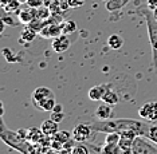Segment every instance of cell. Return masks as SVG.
Returning <instances> with one entry per match:
<instances>
[{"label":"cell","mask_w":157,"mask_h":154,"mask_svg":"<svg viewBox=\"0 0 157 154\" xmlns=\"http://www.w3.org/2000/svg\"><path fill=\"white\" fill-rule=\"evenodd\" d=\"M50 95H54V92L50 90L48 87H38V88H35L33 91V94H31V101H33V103H35V102H39L40 99L46 98V96H50Z\"/></svg>","instance_id":"obj_15"},{"label":"cell","mask_w":157,"mask_h":154,"mask_svg":"<svg viewBox=\"0 0 157 154\" xmlns=\"http://www.w3.org/2000/svg\"><path fill=\"white\" fill-rule=\"evenodd\" d=\"M94 133L90 122L89 123H78L73 129V138L77 142L81 144H86L89 139H91V135Z\"/></svg>","instance_id":"obj_5"},{"label":"cell","mask_w":157,"mask_h":154,"mask_svg":"<svg viewBox=\"0 0 157 154\" xmlns=\"http://www.w3.org/2000/svg\"><path fill=\"white\" fill-rule=\"evenodd\" d=\"M44 154H59V150H55V149H52V148H50L47 152H46Z\"/></svg>","instance_id":"obj_34"},{"label":"cell","mask_w":157,"mask_h":154,"mask_svg":"<svg viewBox=\"0 0 157 154\" xmlns=\"http://www.w3.org/2000/svg\"><path fill=\"white\" fill-rule=\"evenodd\" d=\"M40 129H42V131L44 133V135L52 137L55 133H58L59 131V123L55 122V121H52L51 118H50V119H46V121L42 122Z\"/></svg>","instance_id":"obj_13"},{"label":"cell","mask_w":157,"mask_h":154,"mask_svg":"<svg viewBox=\"0 0 157 154\" xmlns=\"http://www.w3.org/2000/svg\"><path fill=\"white\" fill-rule=\"evenodd\" d=\"M102 102L108 103V105H110V106H116L117 103L120 102V96L112 87H110L109 90L105 92V95L102 96Z\"/></svg>","instance_id":"obj_18"},{"label":"cell","mask_w":157,"mask_h":154,"mask_svg":"<svg viewBox=\"0 0 157 154\" xmlns=\"http://www.w3.org/2000/svg\"><path fill=\"white\" fill-rule=\"evenodd\" d=\"M17 19L23 24H30L31 21L35 19V8H28V9H22L17 12Z\"/></svg>","instance_id":"obj_16"},{"label":"cell","mask_w":157,"mask_h":154,"mask_svg":"<svg viewBox=\"0 0 157 154\" xmlns=\"http://www.w3.org/2000/svg\"><path fill=\"white\" fill-rule=\"evenodd\" d=\"M39 34V32L36 30H34L31 26H28V24H26V27L23 28L22 31V35H20V42H33L35 38H36V35Z\"/></svg>","instance_id":"obj_17"},{"label":"cell","mask_w":157,"mask_h":154,"mask_svg":"<svg viewBox=\"0 0 157 154\" xmlns=\"http://www.w3.org/2000/svg\"><path fill=\"white\" fill-rule=\"evenodd\" d=\"M112 87V85L110 83H101V85H95L93 86V87L89 90V98L91 99V101L97 102V101H102V96L105 95V92L109 90V88Z\"/></svg>","instance_id":"obj_10"},{"label":"cell","mask_w":157,"mask_h":154,"mask_svg":"<svg viewBox=\"0 0 157 154\" xmlns=\"http://www.w3.org/2000/svg\"><path fill=\"white\" fill-rule=\"evenodd\" d=\"M51 9H50V7H39V8H35V17L39 20H48L50 16H51Z\"/></svg>","instance_id":"obj_21"},{"label":"cell","mask_w":157,"mask_h":154,"mask_svg":"<svg viewBox=\"0 0 157 154\" xmlns=\"http://www.w3.org/2000/svg\"><path fill=\"white\" fill-rule=\"evenodd\" d=\"M120 138H121L120 133H109V134H106L105 144H118Z\"/></svg>","instance_id":"obj_26"},{"label":"cell","mask_w":157,"mask_h":154,"mask_svg":"<svg viewBox=\"0 0 157 154\" xmlns=\"http://www.w3.org/2000/svg\"><path fill=\"white\" fill-rule=\"evenodd\" d=\"M155 142H152L148 137L144 135H137L132 146V152L133 154H157V148Z\"/></svg>","instance_id":"obj_4"},{"label":"cell","mask_w":157,"mask_h":154,"mask_svg":"<svg viewBox=\"0 0 157 154\" xmlns=\"http://www.w3.org/2000/svg\"><path fill=\"white\" fill-rule=\"evenodd\" d=\"M28 154H44V152L39 145H33V148H31V150H30V153Z\"/></svg>","instance_id":"obj_32"},{"label":"cell","mask_w":157,"mask_h":154,"mask_svg":"<svg viewBox=\"0 0 157 154\" xmlns=\"http://www.w3.org/2000/svg\"><path fill=\"white\" fill-rule=\"evenodd\" d=\"M71 154H90V152H89V148L86 145L78 142V145H75L71 149Z\"/></svg>","instance_id":"obj_25"},{"label":"cell","mask_w":157,"mask_h":154,"mask_svg":"<svg viewBox=\"0 0 157 154\" xmlns=\"http://www.w3.org/2000/svg\"><path fill=\"white\" fill-rule=\"evenodd\" d=\"M152 13H153V16H155V19L157 20V8H155V9H152Z\"/></svg>","instance_id":"obj_36"},{"label":"cell","mask_w":157,"mask_h":154,"mask_svg":"<svg viewBox=\"0 0 157 154\" xmlns=\"http://www.w3.org/2000/svg\"><path fill=\"white\" fill-rule=\"evenodd\" d=\"M59 154H71V149L63 148L62 150H59Z\"/></svg>","instance_id":"obj_35"},{"label":"cell","mask_w":157,"mask_h":154,"mask_svg":"<svg viewBox=\"0 0 157 154\" xmlns=\"http://www.w3.org/2000/svg\"><path fill=\"white\" fill-rule=\"evenodd\" d=\"M70 8H78V7H82L86 3V0H67Z\"/></svg>","instance_id":"obj_30"},{"label":"cell","mask_w":157,"mask_h":154,"mask_svg":"<svg viewBox=\"0 0 157 154\" xmlns=\"http://www.w3.org/2000/svg\"><path fill=\"white\" fill-rule=\"evenodd\" d=\"M22 3L19 2V0H10L7 4L3 6V11L4 12H15V11L19 9V7Z\"/></svg>","instance_id":"obj_24"},{"label":"cell","mask_w":157,"mask_h":154,"mask_svg":"<svg viewBox=\"0 0 157 154\" xmlns=\"http://www.w3.org/2000/svg\"><path fill=\"white\" fill-rule=\"evenodd\" d=\"M52 121H55V122L60 123L63 119H65V113L63 111H51V115H50Z\"/></svg>","instance_id":"obj_28"},{"label":"cell","mask_w":157,"mask_h":154,"mask_svg":"<svg viewBox=\"0 0 157 154\" xmlns=\"http://www.w3.org/2000/svg\"><path fill=\"white\" fill-rule=\"evenodd\" d=\"M101 154H133V152L124 149L120 144H105L101 148Z\"/></svg>","instance_id":"obj_11"},{"label":"cell","mask_w":157,"mask_h":154,"mask_svg":"<svg viewBox=\"0 0 157 154\" xmlns=\"http://www.w3.org/2000/svg\"><path fill=\"white\" fill-rule=\"evenodd\" d=\"M108 46L112 50H120L124 46V39L117 34H113L108 38Z\"/></svg>","instance_id":"obj_20"},{"label":"cell","mask_w":157,"mask_h":154,"mask_svg":"<svg viewBox=\"0 0 157 154\" xmlns=\"http://www.w3.org/2000/svg\"><path fill=\"white\" fill-rule=\"evenodd\" d=\"M27 6L31 8H39V7L43 6V0H28Z\"/></svg>","instance_id":"obj_31"},{"label":"cell","mask_w":157,"mask_h":154,"mask_svg":"<svg viewBox=\"0 0 157 154\" xmlns=\"http://www.w3.org/2000/svg\"><path fill=\"white\" fill-rule=\"evenodd\" d=\"M148 7L151 9L157 8V0H148Z\"/></svg>","instance_id":"obj_33"},{"label":"cell","mask_w":157,"mask_h":154,"mask_svg":"<svg viewBox=\"0 0 157 154\" xmlns=\"http://www.w3.org/2000/svg\"><path fill=\"white\" fill-rule=\"evenodd\" d=\"M138 115H140L142 119L146 121H157V102H146L144 103L140 110H138Z\"/></svg>","instance_id":"obj_7"},{"label":"cell","mask_w":157,"mask_h":154,"mask_svg":"<svg viewBox=\"0 0 157 154\" xmlns=\"http://www.w3.org/2000/svg\"><path fill=\"white\" fill-rule=\"evenodd\" d=\"M42 38L46 39H54L59 35H62V27H60V23H48L42 28L40 32H39Z\"/></svg>","instance_id":"obj_8"},{"label":"cell","mask_w":157,"mask_h":154,"mask_svg":"<svg viewBox=\"0 0 157 154\" xmlns=\"http://www.w3.org/2000/svg\"><path fill=\"white\" fill-rule=\"evenodd\" d=\"M60 27H62V34L70 35L77 30V24L74 20H62L60 21Z\"/></svg>","instance_id":"obj_22"},{"label":"cell","mask_w":157,"mask_h":154,"mask_svg":"<svg viewBox=\"0 0 157 154\" xmlns=\"http://www.w3.org/2000/svg\"><path fill=\"white\" fill-rule=\"evenodd\" d=\"M146 137L157 145V125H153V126H151V129H149V133H148Z\"/></svg>","instance_id":"obj_27"},{"label":"cell","mask_w":157,"mask_h":154,"mask_svg":"<svg viewBox=\"0 0 157 154\" xmlns=\"http://www.w3.org/2000/svg\"><path fill=\"white\" fill-rule=\"evenodd\" d=\"M0 138H2V141L4 142L7 146H10L11 149L16 150V152H19L22 154H28L31 148H33V144H30L19 131H12V130H10V129H7L3 118H2Z\"/></svg>","instance_id":"obj_2"},{"label":"cell","mask_w":157,"mask_h":154,"mask_svg":"<svg viewBox=\"0 0 157 154\" xmlns=\"http://www.w3.org/2000/svg\"><path fill=\"white\" fill-rule=\"evenodd\" d=\"M19 2H20V3H27L28 0H19Z\"/></svg>","instance_id":"obj_37"},{"label":"cell","mask_w":157,"mask_h":154,"mask_svg":"<svg viewBox=\"0 0 157 154\" xmlns=\"http://www.w3.org/2000/svg\"><path fill=\"white\" fill-rule=\"evenodd\" d=\"M19 133L33 145H39L46 137L40 127H28L26 130H19Z\"/></svg>","instance_id":"obj_6"},{"label":"cell","mask_w":157,"mask_h":154,"mask_svg":"<svg viewBox=\"0 0 157 154\" xmlns=\"http://www.w3.org/2000/svg\"><path fill=\"white\" fill-rule=\"evenodd\" d=\"M33 105L36 107L38 110H40V111H52L55 107V96L54 95H50V96H46V98L40 99L39 102H35Z\"/></svg>","instance_id":"obj_12"},{"label":"cell","mask_w":157,"mask_h":154,"mask_svg":"<svg viewBox=\"0 0 157 154\" xmlns=\"http://www.w3.org/2000/svg\"><path fill=\"white\" fill-rule=\"evenodd\" d=\"M2 21L4 24H8V26H12V27H16L20 24V21H15V19H13L12 16H6V15H3Z\"/></svg>","instance_id":"obj_29"},{"label":"cell","mask_w":157,"mask_h":154,"mask_svg":"<svg viewBox=\"0 0 157 154\" xmlns=\"http://www.w3.org/2000/svg\"><path fill=\"white\" fill-rule=\"evenodd\" d=\"M51 138L54 139V141H58V142H60V144L66 145L67 142H69L73 137H71V134L69 133V131H66V130H62V131H60V130H59L58 133H55Z\"/></svg>","instance_id":"obj_23"},{"label":"cell","mask_w":157,"mask_h":154,"mask_svg":"<svg viewBox=\"0 0 157 154\" xmlns=\"http://www.w3.org/2000/svg\"><path fill=\"white\" fill-rule=\"evenodd\" d=\"M112 113H113V106L103 102L95 110V117H97V119H110L112 118Z\"/></svg>","instance_id":"obj_14"},{"label":"cell","mask_w":157,"mask_h":154,"mask_svg":"<svg viewBox=\"0 0 157 154\" xmlns=\"http://www.w3.org/2000/svg\"><path fill=\"white\" fill-rule=\"evenodd\" d=\"M129 0H106L105 3V7L106 9L113 12V11H117V9H121L122 7H125L128 4Z\"/></svg>","instance_id":"obj_19"},{"label":"cell","mask_w":157,"mask_h":154,"mask_svg":"<svg viewBox=\"0 0 157 154\" xmlns=\"http://www.w3.org/2000/svg\"><path fill=\"white\" fill-rule=\"evenodd\" d=\"M140 13L145 17L146 28H148L149 35V43L152 47V64L155 67V71L157 73V20L155 19L153 13H151V9L141 7Z\"/></svg>","instance_id":"obj_3"},{"label":"cell","mask_w":157,"mask_h":154,"mask_svg":"<svg viewBox=\"0 0 157 154\" xmlns=\"http://www.w3.org/2000/svg\"><path fill=\"white\" fill-rule=\"evenodd\" d=\"M51 40H52L51 42L52 50L58 54H62V52H65L70 48V39L67 38V35H65V34L59 35V36L51 39Z\"/></svg>","instance_id":"obj_9"},{"label":"cell","mask_w":157,"mask_h":154,"mask_svg":"<svg viewBox=\"0 0 157 154\" xmlns=\"http://www.w3.org/2000/svg\"><path fill=\"white\" fill-rule=\"evenodd\" d=\"M94 133H124V131H133L137 135L146 137L149 133L151 125L142 121L132 119V118H110V119H95L90 122Z\"/></svg>","instance_id":"obj_1"}]
</instances>
